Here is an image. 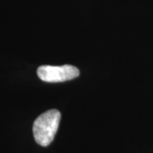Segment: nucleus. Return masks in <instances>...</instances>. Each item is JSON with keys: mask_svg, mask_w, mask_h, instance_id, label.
<instances>
[{"mask_svg": "<svg viewBox=\"0 0 153 153\" xmlns=\"http://www.w3.org/2000/svg\"><path fill=\"white\" fill-rule=\"evenodd\" d=\"M38 77L44 82H60L69 81L79 76V70L71 65L61 66H42L38 69Z\"/></svg>", "mask_w": 153, "mask_h": 153, "instance_id": "nucleus-2", "label": "nucleus"}, {"mask_svg": "<svg viewBox=\"0 0 153 153\" xmlns=\"http://www.w3.org/2000/svg\"><path fill=\"white\" fill-rule=\"evenodd\" d=\"M60 112L58 110H49L41 114L33 123V136L38 145L48 146L53 141L58 130Z\"/></svg>", "mask_w": 153, "mask_h": 153, "instance_id": "nucleus-1", "label": "nucleus"}]
</instances>
